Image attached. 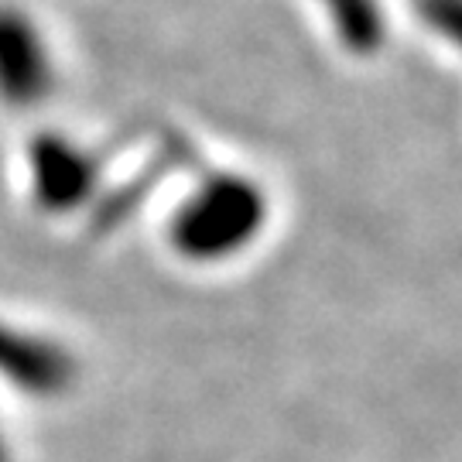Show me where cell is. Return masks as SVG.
Wrapping results in <instances>:
<instances>
[{"instance_id": "cell-1", "label": "cell", "mask_w": 462, "mask_h": 462, "mask_svg": "<svg viewBox=\"0 0 462 462\" xmlns=\"http://www.w3.org/2000/svg\"><path fill=\"white\" fill-rule=\"evenodd\" d=\"M55 89V55L28 11L0 4V99L17 110L45 103Z\"/></svg>"}, {"instance_id": "cell-2", "label": "cell", "mask_w": 462, "mask_h": 462, "mask_svg": "<svg viewBox=\"0 0 462 462\" xmlns=\"http://www.w3.org/2000/svg\"><path fill=\"white\" fill-rule=\"evenodd\" d=\"M28 171L42 209L66 213L76 209L97 182V154L66 134H38L28 148Z\"/></svg>"}, {"instance_id": "cell-3", "label": "cell", "mask_w": 462, "mask_h": 462, "mask_svg": "<svg viewBox=\"0 0 462 462\" xmlns=\"http://www.w3.org/2000/svg\"><path fill=\"white\" fill-rule=\"evenodd\" d=\"M250 209V199L244 185L216 182L199 199L189 202V209L179 219L175 236L182 240L185 250H216L230 244L236 230H244V216Z\"/></svg>"}]
</instances>
